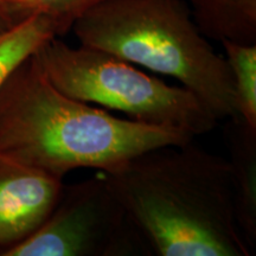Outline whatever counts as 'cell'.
Returning a JSON list of instances; mask_svg holds the SVG:
<instances>
[{"label": "cell", "mask_w": 256, "mask_h": 256, "mask_svg": "<svg viewBox=\"0 0 256 256\" xmlns=\"http://www.w3.org/2000/svg\"><path fill=\"white\" fill-rule=\"evenodd\" d=\"M226 127L229 150L234 209L243 238L254 252L256 244V127L240 115Z\"/></svg>", "instance_id": "7"}, {"label": "cell", "mask_w": 256, "mask_h": 256, "mask_svg": "<svg viewBox=\"0 0 256 256\" xmlns=\"http://www.w3.org/2000/svg\"><path fill=\"white\" fill-rule=\"evenodd\" d=\"M206 38L256 44V0H182Z\"/></svg>", "instance_id": "8"}, {"label": "cell", "mask_w": 256, "mask_h": 256, "mask_svg": "<svg viewBox=\"0 0 256 256\" xmlns=\"http://www.w3.org/2000/svg\"><path fill=\"white\" fill-rule=\"evenodd\" d=\"M14 25L16 24L8 14V8H6L5 0H0V34L10 30Z\"/></svg>", "instance_id": "12"}, {"label": "cell", "mask_w": 256, "mask_h": 256, "mask_svg": "<svg viewBox=\"0 0 256 256\" xmlns=\"http://www.w3.org/2000/svg\"><path fill=\"white\" fill-rule=\"evenodd\" d=\"M46 78L63 94L124 113L146 124L194 136L215 130L217 119L188 89L170 86L104 51L51 38L34 52Z\"/></svg>", "instance_id": "4"}, {"label": "cell", "mask_w": 256, "mask_h": 256, "mask_svg": "<svg viewBox=\"0 0 256 256\" xmlns=\"http://www.w3.org/2000/svg\"><path fill=\"white\" fill-rule=\"evenodd\" d=\"M70 28L48 16H31L0 34V87L14 70L51 38L62 37Z\"/></svg>", "instance_id": "9"}, {"label": "cell", "mask_w": 256, "mask_h": 256, "mask_svg": "<svg viewBox=\"0 0 256 256\" xmlns=\"http://www.w3.org/2000/svg\"><path fill=\"white\" fill-rule=\"evenodd\" d=\"M194 138L116 118L63 94L34 54L0 87V153L62 179L78 168L112 171L148 150Z\"/></svg>", "instance_id": "2"}, {"label": "cell", "mask_w": 256, "mask_h": 256, "mask_svg": "<svg viewBox=\"0 0 256 256\" xmlns=\"http://www.w3.org/2000/svg\"><path fill=\"white\" fill-rule=\"evenodd\" d=\"M158 256H250L234 209L228 159L194 144L165 145L102 172Z\"/></svg>", "instance_id": "1"}, {"label": "cell", "mask_w": 256, "mask_h": 256, "mask_svg": "<svg viewBox=\"0 0 256 256\" xmlns=\"http://www.w3.org/2000/svg\"><path fill=\"white\" fill-rule=\"evenodd\" d=\"M63 185L62 178L0 153V256L44 223Z\"/></svg>", "instance_id": "6"}, {"label": "cell", "mask_w": 256, "mask_h": 256, "mask_svg": "<svg viewBox=\"0 0 256 256\" xmlns=\"http://www.w3.org/2000/svg\"><path fill=\"white\" fill-rule=\"evenodd\" d=\"M150 254L104 176L63 185L44 223L4 256Z\"/></svg>", "instance_id": "5"}, {"label": "cell", "mask_w": 256, "mask_h": 256, "mask_svg": "<svg viewBox=\"0 0 256 256\" xmlns=\"http://www.w3.org/2000/svg\"><path fill=\"white\" fill-rule=\"evenodd\" d=\"M234 78L238 115L256 127V44L222 40Z\"/></svg>", "instance_id": "10"}, {"label": "cell", "mask_w": 256, "mask_h": 256, "mask_svg": "<svg viewBox=\"0 0 256 256\" xmlns=\"http://www.w3.org/2000/svg\"><path fill=\"white\" fill-rule=\"evenodd\" d=\"M102 0H5L6 8L14 24L31 16L43 14L62 22L72 28L87 10Z\"/></svg>", "instance_id": "11"}, {"label": "cell", "mask_w": 256, "mask_h": 256, "mask_svg": "<svg viewBox=\"0 0 256 256\" xmlns=\"http://www.w3.org/2000/svg\"><path fill=\"white\" fill-rule=\"evenodd\" d=\"M72 31L81 46L177 80L217 121L238 115L226 57L210 46L182 0H102L76 19Z\"/></svg>", "instance_id": "3"}]
</instances>
